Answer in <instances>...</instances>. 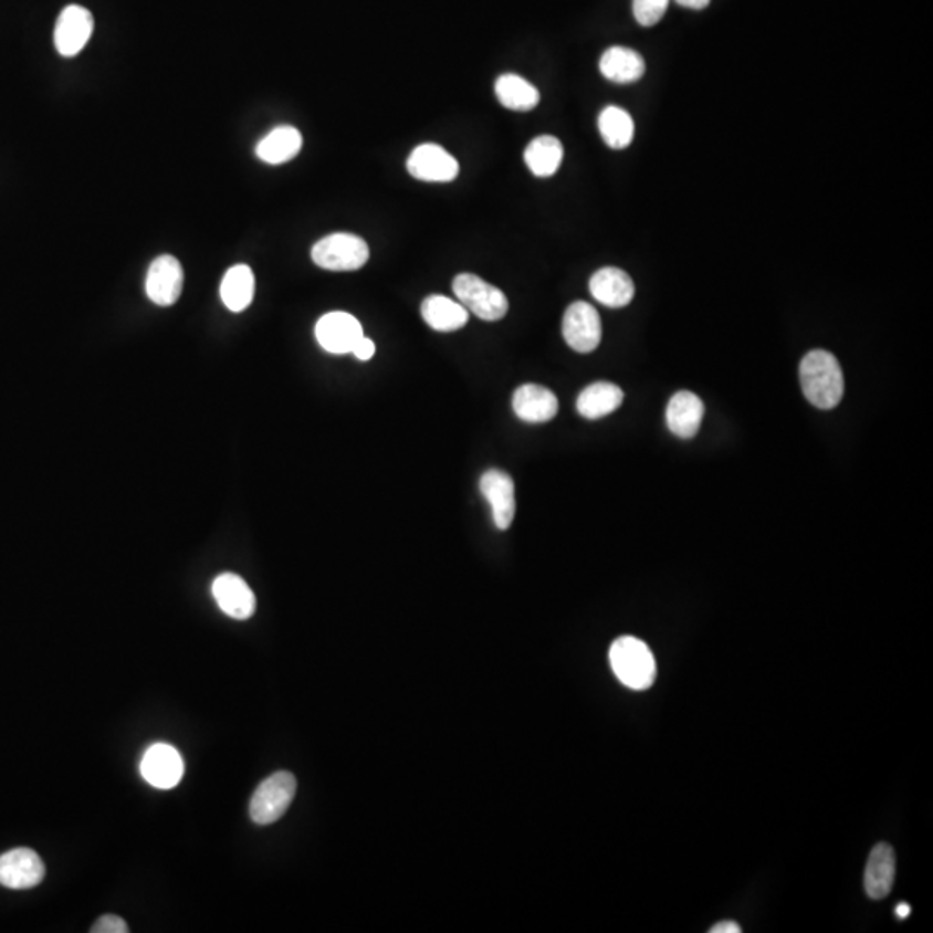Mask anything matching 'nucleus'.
<instances>
[{
	"mask_svg": "<svg viewBox=\"0 0 933 933\" xmlns=\"http://www.w3.org/2000/svg\"><path fill=\"white\" fill-rule=\"evenodd\" d=\"M610 668L617 680L635 692L652 686L657 677L656 657L649 644L635 637H621L609 650Z\"/></svg>",
	"mask_w": 933,
	"mask_h": 933,
	"instance_id": "2",
	"label": "nucleus"
},
{
	"mask_svg": "<svg viewBox=\"0 0 933 933\" xmlns=\"http://www.w3.org/2000/svg\"><path fill=\"white\" fill-rule=\"evenodd\" d=\"M296 778L290 772L273 773L254 790L250 803V816L260 827L279 821L296 795Z\"/></svg>",
	"mask_w": 933,
	"mask_h": 933,
	"instance_id": "5",
	"label": "nucleus"
},
{
	"mask_svg": "<svg viewBox=\"0 0 933 933\" xmlns=\"http://www.w3.org/2000/svg\"><path fill=\"white\" fill-rule=\"evenodd\" d=\"M92 933H128L130 929H128L127 923L123 918L116 916V914H104L101 916L97 922L94 923V926L91 929Z\"/></svg>",
	"mask_w": 933,
	"mask_h": 933,
	"instance_id": "28",
	"label": "nucleus"
},
{
	"mask_svg": "<svg viewBox=\"0 0 933 933\" xmlns=\"http://www.w3.org/2000/svg\"><path fill=\"white\" fill-rule=\"evenodd\" d=\"M44 877V862L29 847H18L0 856V885L12 890L33 889Z\"/></svg>",
	"mask_w": 933,
	"mask_h": 933,
	"instance_id": "9",
	"label": "nucleus"
},
{
	"mask_svg": "<svg viewBox=\"0 0 933 933\" xmlns=\"http://www.w3.org/2000/svg\"><path fill=\"white\" fill-rule=\"evenodd\" d=\"M223 305L233 313L244 312L254 297V273L248 265H235L227 270L220 285Z\"/></svg>",
	"mask_w": 933,
	"mask_h": 933,
	"instance_id": "24",
	"label": "nucleus"
},
{
	"mask_svg": "<svg viewBox=\"0 0 933 933\" xmlns=\"http://www.w3.org/2000/svg\"><path fill=\"white\" fill-rule=\"evenodd\" d=\"M895 880V852L889 843H878L871 850L864 870V890L868 898L880 901L890 894Z\"/></svg>",
	"mask_w": 933,
	"mask_h": 933,
	"instance_id": "18",
	"label": "nucleus"
},
{
	"mask_svg": "<svg viewBox=\"0 0 933 933\" xmlns=\"http://www.w3.org/2000/svg\"><path fill=\"white\" fill-rule=\"evenodd\" d=\"M669 0H633V14L641 27H653L664 17Z\"/></svg>",
	"mask_w": 933,
	"mask_h": 933,
	"instance_id": "27",
	"label": "nucleus"
},
{
	"mask_svg": "<svg viewBox=\"0 0 933 933\" xmlns=\"http://www.w3.org/2000/svg\"><path fill=\"white\" fill-rule=\"evenodd\" d=\"M484 499L490 503L491 514L500 531L511 530L515 517V484L511 475L499 469L484 472L479 481Z\"/></svg>",
	"mask_w": 933,
	"mask_h": 933,
	"instance_id": "12",
	"label": "nucleus"
},
{
	"mask_svg": "<svg viewBox=\"0 0 933 933\" xmlns=\"http://www.w3.org/2000/svg\"><path fill=\"white\" fill-rule=\"evenodd\" d=\"M495 94L500 104L512 112H531L539 104V91L518 75L500 76L495 84Z\"/></svg>",
	"mask_w": 933,
	"mask_h": 933,
	"instance_id": "25",
	"label": "nucleus"
},
{
	"mask_svg": "<svg viewBox=\"0 0 933 933\" xmlns=\"http://www.w3.org/2000/svg\"><path fill=\"white\" fill-rule=\"evenodd\" d=\"M677 2L686 9H705L711 4V0H677Z\"/></svg>",
	"mask_w": 933,
	"mask_h": 933,
	"instance_id": "31",
	"label": "nucleus"
},
{
	"mask_svg": "<svg viewBox=\"0 0 933 933\" xmlns=\"http://www.w3.org/2000/svg\"><path fill=\"white\" fill-rule=\"evenodd\" d=\"M318 345L333 355L353 353L356 343L364 337L360 322L346 312L327 313L315 327Z\"/></svg>",
	"mask_w": 933,
	"mask_h": 933,
	"instance_id": "10",
	"label": "nucleus"
},
{
	"mask_svg": "<svg viewBox=\"0 0 933 933\" xmlns=\"http://www.w3.org/2000/svg\"><path fill=\"white\" fill-rule=\"evenodd\" d=\"M184 270L177 258L163 254L150 263L146 277V293L159 306H171L182 294Z\"/></svg>",
	"mask_w": 933,
	"mask_h": 933,
	"instance_id": "11",
	"label": "nucleus"
},
{
	"mask_svg": "<svg viewBox=\"0 0 933 933\" xmlns=\"http://www.w3.org/2000/svg\"><path fill=\"white\" fill-rule=\"evenodd\" d=\"M303 135L297 128L284 125L273 128L256 146V156L269 165H282L300 155Z\"/></svg>",
	"mask_w": 933,
	"mask_h": 933,
	"instance_id": "22",
	"label": "nucleus"
},
{
	"mask_svg": "<svg viewBox=\"0 0 933 933\" xmlns=\"http://www.w3.org/2000/svg\"><path fill=\"white\" fill-rule=\"evenodd\" d=\"M800 386L809 403L819 410H831L843 396V374L831 353L815 349L800 361Z\"/></svg>",
	"mask_w": 933,
	"mask_h": 933,
	"instance_id": "1",
	"label": "nucleus"
},
{
	"mask_svg": "<svg viewBox=\"0 0 933 933\" xmlns=\"http://www.w3.org/2000/svg\"><path fill=\"white\" fill-rule=\"evenodd\" d=\"M562 334L574 352H595L601 340L600 315L586 301H576L566 310L562 321Z\"/></svg>",
	"mask_w": 933,
	"mask_h": 933,
	"instance_id": "6",
	"label": "nucleus"
},
{
	"mask_svg": "<svg viewBox=\"0 0 933 933\" xmlns=\"http://www.w3.org/2000/svg\"><path fill=\"white\" fill-rule=\"evenodd\" d=\"M453 293L466 312L474 313L481 321H502L509 312V300L503 291L488 284L474 273H460L453 281Z\"/></svg>",
	"mask_w": 933,
	"mask_h": 933,
	"instance_id": "4",
	"label": "nucleus"
},
{
	"mask_svg": "<svg viewBox=\"0 0 933 933\" xmlns=\"http://www.w3.org/2000/svg\"><path fill=\"white\" fill-rule=\"evenodd\" d=\"M711 933H740L742 929H740L738 923L735 922H721L717 925L712 926L709 930Z\"/></svg>",
	"mask_w": 933,
	"mask_h": 933,
	"instance_id": "30",
	"label": "nucleus"
},
{
	"mask_svg": "<svg viewBox=\"0 0 933 933\" xmlns=\"http://www.w3.org/2000/svg\"><path fill=\"white\" fill-rule=\"evenodd\" d=\"M420 312L423 322L438 333H455L469 322V312L462 303L439 294L426 297Z\"/></svg>",
	"mask_w": 933,
	"mask_h": 933,
	"instance_id": "19",
	"label": "nucleus"
},
{
	"mask_svg": "<svg viewBox=\"0 0 933 933\" xmlns=\"http://www.w3.org/2000/svg\"><path fill=\"white\" fill-rule=\"evenodd\" d=\"M704 403L699 396L690 391H680L672 396L665 411L668 428L681 439H692L699 432L704 419Z\"/></svg>",
	"mask_w": 933,
	"mask_h": 933,
	"instance_id": "17",
	"label": "nucleus"
},
{
	"mask_svg": "<svg viewBox=\"0 0 933 933\" xmlns=\"http://www.w3.org/2000/svg\"><path fill=\"white\" fill-rule=\"evenodd\" d=\"M411 177L422 182H453L459 177V161L438 144H420L407 161Z\"/></svg>",
	"mask_w": 933,
	"mask_h": 933,
	"instance_id": "7",
	"label": "nucleus"
},
{
	"mask_svg": "<svg viewBox=\"0 0 933 933\" xmlns=\"http://www.w3.org/2000/svg\"><path fill=\"white\" fill-rule=\"evenodd\" d=\"M600 72L614 84H635L643 76L644 60L633 49L617 45L601 54Z\"/></svg>",
	"mask_w": 933,
	"mask_h": 933,
	"instance_id": "20",
	"label": "nucleus"
},
{
	"mask_svg": "<svg viewBox=\"0 0 933 933\" xmlns=\"http://www.w3.org/2000/svg\"><path fill=\"white\" fill-rule=\"evenodd\" d=\"M374 353H376V345H374L373 340L365 336L356 343L355 349H353V355L361 361L370 360Z\"/></svg>",
	"mask_w": 933,
	"mask_h": 933,
	"instance_id": "29",
	"label": "nucleus"
},
{
	"mask_svg": "<svg viewBox=\"0 0 933 933\" xmlns=\"http://www.w3.org/2000/svg\"><path fill=\"white\" fill-rule=\"evenodd\" d=\"M895 914H898V918H901V920H905V918L911 914V905L908 904V902H901V904L895 908Z\"/></svg>",
	"mask_w": 933,
	"mask_h": 933,
	"instance_id": "32",
	"label": "nucleus"
},
{
	"mask_svg": "<svg viewBox=\"0 0 933 933\" xmlns=\"http://www.w3.org/2000/svg\"><path fill=\"white\" fill-rule=\"evenodd\" d=\"M622 401H625V392L619 386L612 382H595L583 389L576 401V408L579 416L585 419L597 420L610 416L612 411L621 407Z\"/></svg>",
	"mask_w": 933,
	"mask_h": 933,
	"instance_id": "21",
	"label": "nucleus"
},
{
	"mask_svg": "<svg viewBox=\"0 0 933 933\" xmlns=\"http://www.w3.org/2000/svg\"><path fill=\"white\" fill-rule=\"evenodd\" d=\"M589 293L604 306L622 308L633 301L635 284L625 270L606 266L589 279Z\"/></svg>",
	"mask_w": 933,
	"mask_h": 933,
	"instance_id": "15",
	"label": "nucleus"
},
{
	"mask_svg": "<svg viewBox=\"0 0 933 933\" xmlns=\"http://www.w3.org/2000/svg\"><path fill=\"white\" fill-rule=\"evenodd\" d=\"M512 407L515 416L524 422L545 423L557 416L558 400L551 389L539 384H524L514 392Z\"/></svg>",
	"mask_w": 933,
	"mask_h": 933,
	"instance_id": "16",
	"label": "nucleus"
},
{
	"mask_svg": "<svg viewBox=\"0 0 933 933\" xmlns=\"http://www.w3.org/2000/svg\"><path fill=\"white\" fill-rule=\"evenodd\" d=\"M211 589H213V597L218 607L232 619L245 621L256 610V597H254L253 589L238 574H220L214 579Z\"/></svg>",
	"mask_w": 933,
	"mask_h": 933,
	"instance_id": "14",
	"label": "nucleus"
},
{
	"mask_svg": "<svg viewBox=\"0 0 933 933\" xmlns=\"http://www.w3.org/2000/svg\"><path fill=\"white\" fill-rule=\"evenodd\" d=\"M368 256L370 251L367 242L355 233H331L313 245L312 250L313 263L331 272L360 270L368 262Z\"/></svg>",
	"mask_w": 933,
	"mask_h": 933,
	"instance_id": "3",
	"label": "nucleus"
},
{
	"mask_svg": "<svg viewBox=\"0 0 933 933\" xmlns=\"http://www.w3.org/2000/svg\"><path fill=\"white\" fill-rule=\"evenodd\" d=\"M94 33V17L82 6H67L57 18L54 45L61 56L73 57L84 51Z\"/></svg>",
	"mask_w": 933,
	"mask_h": 933,
	"instance_id": "8",
	"label": "nucleus"
},
{
	"mask_svg": "<svg viewBox=\"0 0 933 933\" xmlns=\"http://www.w3.org/2000/svg\"><path fill=\"white\" fill-rule=\"evenodd\" d=\"M564 159V147L554 135H542L531 140L524 150V161L534 177H552L557 174Z\"/></svg>",
	"mask_w": 933,
	"mask_h": 933,
	"instance_id": "23",
	"label": "nucleus"
},
{
	"mask_svg": "<svg viewBox=\"0 0 933 933\" xmlns=\"http://www.w3.org/2000/svg\"><path fill=\"white\" fill-rule=\"evenodd\" d=\"M140 772L147 784L161 790H170L182 779L184 761L177 748L167 744H156L147 748L144 754Z\"/></svg>",
	"mask_w": 933,
	"mask_h": 933,
	"instance_id": "13",
	"label": "nucleus"
},
{
	"mask_svg": "<svg viewBox=\"0 0 933 933\" xmlns=\"http://www.w3.org/2000/svg\"><path fill=\"white\" fill-rule=\"evenodd\" d=\"M598 130L607 146L612 149H625L633 143L635 122L622 107L607 106L598 116Z\"/></svg>",
	"mask_w": 933,
	"mask_h": 933,
	"instance_id": "26",
	"label": "nucleus"
}]
</instances>
